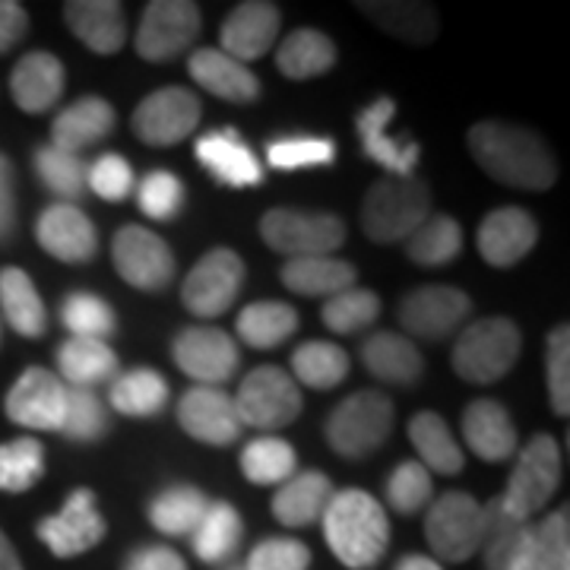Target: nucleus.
Wrapping results in <instances>:
<instances>
[{"label": "nucleus", "mask_w": 570, "mask_h": 570, "mask_svg": "<svg viewBox=\"0 0 570 570\" xmlns=\"http://www.w3.org/2000/svg\"><path fill=\"white\" fill-rule=\"evenodd\" d=\"M469 153L494 181L527 190H549L554 184V159L549 146L527 127L482 121L469 130Z\"/></svg>", "instance_id": "obj_1"}, {"label": "nucleus", "mask_w": 570, "mask_h": 570, "mask_svg": "<svg viewBox=\"0 0 570 570\" xmlns=\"http://www.w3.org/2000/svg\"><path fill=\"white\" fill-rule=\"evenodd\" d=\"M324 535L333 554L352 570L374 568L390 542L387 513L374 494L346 489L330 498L324 510Z\"/></svg>", "instance_id": "obj_2"}, {"label": "nucleus", "mask_w": 570, "mask_h": 570, "mask_svg": "<svg viewBox=\"0 0 570 570\" xmlns=\"http://www.w3.org/2000/svg\"><path fill=\"white\" fill-rule=\"evenodd\" d=\"M431 216V190L422 178L387 175L371 184L362 206V228L377 245L409 242V235Z\"/></svg>", "instance_id": "obj_3"}, {"label": "nucleus", "mask_w": 570, "mask_h": 570, "mask_svg": "<svg viewBox=\"0 0 570 570\" xmlns=\"http://www.w3.org/2000/svg\"><path fill=\"white\" fill-rule=\"evenodd\" d=\"M520 346L523 336L508 317H485L460 333L453 346V367L469 384H494L517 365Z\"/></svg>", "instance_id": "obj_4"}, {"label": "nucleus", "mask_w": 570, "mask_h": 570, "mask_svg": "<svg viewBox=\"0 0 570 570\" xmlns=\"http://www.w3.org/2000/svg\"><path fill=\"white\" fill-rule=\"evenodd\" d=\"M393 431V403L377 390L343 400L326 419V441L346 460H362L381 448Z\"/></svg>", "instance_id": "obj_5"}, {"label": "nucleus", "mask_w": 570, "mask_h": 570, "mask_svg": "<svg viewBox=\"0 0 570 570\" xmlns=\"http://www.w3.org/2000/svg\"><path fill=\"white\" fill-rule=\"evenodd\" d=\"M261 235L276 254L288 261L298 257H330L346 242V223L333 213L307 209H269L261 219Z\"/></svg>", "instance_id": "obj_6"}, {"label": "nucleus", "mask_w": 570, "mask_h": 570, "mask_svg": "<svg viewBox=\"0 0 570 570\" xmlns=\"http://www.w3.org/2000/svg\"><path fill=\"white\" fill-rule=\"evenodd\" d=\"M561 482V453L551 434H535L513 466L508 489L498 498L504 513L517 520H532V513L549 504V498Z\"/></svg>", "instance_id": "obj_7"}, {"label": "nucleus", "mask_w": 570, "mask_h": 570, "mask_svg": "<svg viewBox=\"0 0 570 570\" xmlns=\"http://www.w3.org/2000/svg\"><path fill=\"white\" fill-rule=\"evenodd\" d=\"M232 400L238 409V422L257 431H279L292 425L302 412L298 384L276 365L254 367Z\"/></svg>", "instance_id": "obj_8"}, {"label": "nucleus", "mask_w": 570, "mask_h": 570, "mask_svg": "<svg viewBox=\"0 0 570 570\" xmlns=\"http://www.w3.org/2000/svg\"><path fill=\"white\" fill-rule=\"evenodd\" d=\"M425 539L444 561H469L482 546V504L466 491H448L431 501L425 517Z\"/></svg>", "instance_id": "obj_9"}, {"label": "nucleus", "mask_w": 570, "mask_h": 570, "mask_svg": "<svg viewBox=\"0 0 570 570\" xmlns=\"http://www.w3.org/2000/svg\"><path fill=\"white\" fill-rule=\"evenodd\" d=\"M242 285H245V261L228 247H216L187 273L181 285L184 307L197 317H219L235 305Z\"/></svg>", "instance_id": "obj_10"}, {"label": "nucleus", "mask_w": 570, "mask_h": 570, "mask_svg": "<svg viewBox=\"0 0 570 570\" xmlns=\"http://www.w3.org/2000/svg\"><path fill=\"white\" fill-rule=\"evenodd\" d=\"M111 257L124 283L140 292H163L165 285L175 279L171 247L142 225H124L115 235Z\"/></svg>", "instance_id": "obj_11"}, {"label": "nucleus", "mask_w": 570, "mask_h": 570, "mask_svg": "<svg viewBox=\"0 0 570 570\" xmlns=\"http://www.w3.org/2000/svg\"><path fill=\"white\" fill-rule=\"evenodd\" d=\"M134 134L149 146H175L184 137H190L200 124V99L181 89V86H165L146 96L134 111Z\"/></svg>", "instance_id": "obj_12"}, {"label": "nucleus", "mask_w": 570, "mask_h": 570, "mask_svg": "<svg viewBox=\"0 0 570 570\" xmlns=\"http://www.w3.org/2000/svg\"><path fill=\"white\" fill-rule=\"evenodd\" d=\"M200 32V10L190 0H156L142 10L137 29V51L140 58L163 63L178 58Z\"/></svg>", "instance_id": "obj_13"}, {"label": "nucleus", "mask_w": 570, "mask_h": 570, "mask_svg": "<svg viewBox=\"0 0 570 570\" xmlns=\"http://www.w3.org/2000/svg\"><path fill=\"white\" fill-rule=\"evenodd\" d=\"M7 419L32 431H61L67 384L48 367H26L7 393Z\"/></svg>", "instance_id": "obj_14"}, {"label": "nucleus", "mask_w": 570, "mask_h": 570, "mask_svg": "<svg viewBox=\"0 0 570 570\" xmlns=\"http://www.w3.org/2000/svg\"><path fill=\"white\" fill-rule=\"evenodd\" d=\"M171 355L187 377L197 381V387L225 384L242 362L235 340L216 326H187L178 333Z\"/></svg>", "instance_id": "obj_15"}, {"label": "nucleus", "mask_w": 570, "mask_h": 570, "mask_svg": "<svg viewBox=\"0 0 570 570\" xmlns=\"http://www.w3.org/2000/svg\"><path fill=\"white\" fill-rule=\"evenodd\" d=\"M36 532L58 558H77L96 549L105 539V520L96 508V494L89 489L70 491L67 504L55 517H45Z\"/></svg>", "instance_id": "obj_16"}, {"label": "nucleus", "mask_w": 570, "mask_h": 570, "mask_svg": "<svg viewBox=\"0 0 570 570\" xmlns=\"http://www.w3.org/2000/svg\"><path fill=\"white\" fill-rule=\"evenodd\" d=\"M469 314H472V302L466 292L453 285H425L403 298L400 324L406 326V333L412 336L438 343L463 324Z\"/></svg>", "instance_id": "obj_17"}, {"label": "nucleus", "mask_w": 570, "mask_h": 570, "mask_svg": "<svg viewBox=\"0 0 570 570\" xmlns=\"http://www.w3.org/2000/svg\"><path fill=\"white\" fill-rule=\"evenodd\" d=\"M178 422L194 441H204L209 448H225L242 434L235 400L219 387L187 390L178 403Z\"/></svg>", "instance_id": "obj_18"}, {"label": "nucleus", "mask_w": 570, "mask_h": 570, "mask_svg": "<svg viewBox=\"0 0 570 570\" xmlns=\"http://www.w3.org/2000/svg\"><path fill=\"white\" fill-rule=\"evenodd\" d=\"M36 238L61 264H86L99 250L96 225L77 204L48 206L36 223Z\"/></svg>", "instance_id": "obj_19"}, {"label": "nucleus", "mask_w": 570, "mask_h": 570, "mask_svg": "<svg viewBox=\"0 0 570 570\" xmlns=\"http://www.w3.org/2000/svg\"><path fill=\"white\" fill-rule=\"evenodd\" d=\"M393 115H396L393 99H377L355 115V130H358V140L365 146L367 159L384 165L387 175L412 178L419 156H422V146L415 140H393L390 137L387 124L393 121Z\"/></svg>", "instance_id": "obj_20"}, {"label": "nucleus", "mask_w": 570, "mask_h": 570, "mask_svg": "<svg viewBox=\"0 0 570 570\" xmlns=\"http://www.w3.org/2000/svg\"><path fill=\"white\" fill-rule=\"evenodd\" d=\"M539 238V225L527 209L520 206H504L485 216L479 225V254L482 261L498 269L520 264Z\"/></svg>", "instance_id": "obj_21"}, {"label": "nucleus", "mask_w": 570, "mask_h": 570, "mask_svg": "<svg viewBox=\"0 0 570 570\" xmlns=\"http://www.w3.org/2000/svg\"><path fill=\"white\" fill-rule=\"evenodd\" d=\"M197 159L225 187H254L264 181V165L235 127L204 134L197 140Z\"/></svg>", "instance_id": "obj_22"}, {"label": "nucleus", "mask_w": 570, "mask_h": 570, "mask_svg": "<svg viewBox=\"0 0 570 570\" xmlns=\"http://www.w3.org/2000/svg\"><path fill=\"white\" fill-rule=\"evenodd\" d=\"M279 7L264 3V0H247L238 3L228 20L223 22V48L228 58L235 61H257L273 48V41L279 36Z\"/></svg>", "instance_id": "obj_23"}, {"label": "nucleus", "mask_w": 570, "mask_h": 570, "mask_svg": "<svg viewBox=\"0 0 570 570\" xmlns=\"http://www.w3.org/2000/svg\"><path fill=\"white\" fill-rule=\"evenodd\" d=\"M63 86H67L63 63L48 51H29L10 73L13 102L20 105L26 115H41L51 105H58Z\"/></svg>", "instance_id": "obj_24"}, {"label": "nucleus", "mask_w": 570, "mask_h": 570, "mask_svg": "<svg viewBox=\"0 0 570 570\" xmlns=\"http://www.w3.org/2000/svg\"><path fill=\"white\" fill-rule=\"evenodd\" d=\"M63 17L73 36L96 55H115L127 41L124 7L115 0H70L63 7Z\"/></svg>", "instance_id": "obj_25"}, {"label": "nucleus", "mask_w": 570, "mask_h": 570, "mask_svg": "<svg viewBox=\"0 0 570 570\" xmlns=\"http://www.w3.org/2000/svg\"><path fill=\"white\" fill-rule=\"evenodd\" d=\"M187 70H190V77H194V82L200 89L219 96L225 102L245 105L254 102L261 96V82L247 70V63L228 58L219 48H200V51H194Z\"/></svg>", "instance_id": "obj_26"}, {"label": "nucleus", "mask_w": 570, "mask_h": 570, "mask_svg": "<svg viewBox=\"0 0 570 570\" xmlns=\"http://www.w3.org/2000/svg\"><path fill=\"white\" fill-rule=\"evenodd\" d=\"M463 438L469 450L489 463H501L517 450V428L510 422L508 409L494 400H475L463 412Z\"/></svg>", "instance_id": "obj_27"}, {"label": "nucleus", "mask_w": 570, "mask_h": 570, "mask_svg": "<svg viewBox=\"0 0 570 570\" xmlns=\"http://www.w3.org/2000/svg\"><path fill=\"white\" fill-rule=\"evenodd\" d=\"M336 491L330 485L324 472L305 469L285 479L279 491L273 494V513L285 527H311L324 517L326 504Z\"/></svg>", "instance_id": "obj_28"}, {"label": "nucleus", "mask_w": 570, "mask_h": 570, "mask_svg": "<svg viewBox=\"0 0 570 570\" xmlns=\"http://www.w3.org/2000/svg\"><path fill=\"white\" fill-rule=\"evenodd\" d=\"M115 130V108L99 99V96H86L67 105L61 115L51 124V146L77 153L92 142L105 140Z\"/></svg>", "instance_id": "obj_29"}, {"label": "nucleus", "mask_w": 570, "mask_h": 570, "mask_svg": "<svg viewBox=\"0 0 570 570\" xmlns=\"http://www.w3.org/2000/svg\"><path fill=\"white\" fill-rule=\"evenodd\" d=\"M0 311L7 317V324L13 326L20 336L39 340L48 330V311H45L39 288L20 266L0 269Z\"/></svg>", "instance_id": "obj_30"}, {"label": "nucleus", "mask_w": 570, "mask_h": 570, "mask_svg": "<svg viewBox=\"0 0 570 570\" xmlns=\"http://www.w3.org/2000/svg\"><path fill=\"white\" fill-rule=\"evenodd\" d=\"M365 367L387 384H415L425 371L422 352L400 333H374L362 346Z\"/></svg>", "instance_id": "obj_31"}, {"label": "nucleus", "mask_w": 570, "mask_h": 570, "mask_svg": "<svg viewBox=\"0 0 570 570\" xmlns=\"http://www.w3.org/2000/svg\"><path fill=\"white\" fill-rule=\"evenodd\" d=\"M58 371L63 384L77 390H92L118 371V355L102 340H67L58 348Z\"/></svg>", "instance_id": "obj_32"}, {"label": "nucleus", "mask_w": 570, "mask_h": 570, "mask_svg": "<svg viewBox=\"0 0 570 570\" xmlns=\"http://www.w3.org/2000/svg\"><path fill=\"white\" fill-rule=\"evenodd\" d=\"M242 535H245V523H242V513L225 504V501H213L206 508L204 520L197 523V530L190 532L194 539V551L197 558L206 564H223L228 561L235 549L242 546Z\"/></svg>", "instance_id": "obj_33"}, {"label": "nucleus", "mask_w": 570, "mask_h": 570, "mask_svg": "<svg viewBox=\"0 0 570 570\" xmlns=\"http://www.w3.org/2000/svg\"><path fill=\"white\" fill-rule=\"evenodd\" d=\"M283 283L298 295H340L355 285V266L336 257H298L283 266Z\"/></svg>", "instance_id": "obj_34"}, {"label": "nucleus", "mask_w": 570, "mask_h": 570, "mask_svg": "<svg viewBox=\"0 0 570 570\" xmlns=\"http://www.w3.org/2000/svg\"><path fill=\"white\" fill-rule=\"evenodd\" d=\"M409 438L422 456V466L441 475H456L463 472V450L456 444V438L450 434L448 422L438 412H419L409 422Z\"/></svg>", "instance_id": "obj_35"}, {"label": "nucleus", "mask_w": 570, "mask_h": 570, "mask_svg": "<svg viewBox=\"0 0 570 570\" xmlns=\"http://www.w3.org/2000/svg\"><path fill=\"white\" fill-rule=\"evenodd\" d=\"M276 63L288 80H311L336 63V48L317 29H295L276 51Z\"/></svg>", "instance_id": "obj_36"}, {"label": "nucleus", "mask_w": 570, "mask_h": 570, "mask_svg": "<svg viewBox=\"0 0 570 570\" xmlns=\"http://www.w3.org/2000/svg\"><path fill=\"white\" fill-rule=\"evenodd\" d=\"M108 400L121 415L149 419V415H159L165 403H168V384H165L163 374L153 371V367H134V371H127L115 381Z\"/></svg>", "instance_id": "obj_37"}, {"label": "nucleus", "mask_w": 570, "mask_h": 570, "mask_svg": "<svg viewBox=\"0 0 570 570\" xmlns=\"http://www.w3.org/2000/svg\"><path fill=\"white\" fill-rule=\"evenodd\" d=\"M530 530V520H517V517L504 513L498 498L489 501L482 508V546H479L485 554V570H508Z\"/></svg>", "instance_id": "obj_38"}, {"label": "nucleus", "mask_w": 570, "mask_h": 570, "mask_svg": "<svg viewBox=\"0 0 570 570\" xmlns=\"http://www.w3.org/2000/svg\"><path fill=\"white\" fill-rule=\"evenodd\" d=\"M235 326L250 348H276L298 330V311L285 302H254L238 314Z\"/></svg>", "instance_id": "obj_39"}, {"label": "nucleus", "mask_w": 570, "mask_h": 570, "mask_svg": "<svg viewBox=\"0 0 570 570\" xmlns=\"http://www.w3.org/2000/svg\"><path fill=\"white\" fill-rule=\"evenodd\" d=\"M206 508H209V501L200 489L171 485L149 504V520L165 535H190L204 520Z\"/></svg>", "instance_id": "obj_40"}, {"label": "nucleus", "mask_w": 570, "mask_h": 570, "mask_svg": "<svg viewBox=\"0 0 570 570\" xmlns=\"http://www.w3.org/2000/svg\"><path fill=\"white\" fill-rule=\"evenodd\" d=\"M409 261L419 266H444L460 257L463 250V228L450 216H428L409 235Z\"/></svg>", "instance_id": "obj_41"}, {"label": "nucleus", "mask_w": 570, "mask_h": 570, "mask_svg": "<svg viewBox=\"0 0 570 570\" xmlns=\"http://www.w3.org/2000/svg\"><path fill=\"white\" fill-rule=\"evenodd\" d=\"M292 371L305 387L330 390L346 381L348 355L336 343L311 340L292 352Z\"/></svg>", "instance_id": "obj_42"}, {"label": "nucleus", "mask_w": 570, "mask_h": 570, "mask_svg": "<svg viewBox=\"0 0 570 570\" xmlns=\"http://www.w3.org/2000/svg\"><path fill=\"white\" fill-rule=\"evenodd\" d=\"M298 469L295 448L283 438H254L242 453V472L254 485H283Z\"/></svg>", "instance_id": "obj_43"}, {"label": "nucleus", "mask_w": 570, "mask_h": 570, "mask_svg": "<svg viewBox=\"0 0 570 570\" xmlns=\"http://www.w3.org/2000/svg\"><path fill=\"white\" fill-rule=\"evenodd\" d=\"M36 175L55 197H61V204L80 200L82 190H86V165H82L80 156L58 149L51 142L36 149Z\"/></svg>", "instance_id": "obj_44"}, {"label": "nucleus", "mask_w": 570, "mask_h": 570, "mask_svg": "<svg viewBox=\"0 0 570 570\" xmlns=\"http://www.w3.org/2000/svg\"><path fill=\"white\" fill-rule=\"evenodd\" d=\"M362 10L374 22H381L390 36H396V39L403 41L425 45L438 32L434 10L422 7V3H362Z\"/></svg>", "instance_id": "obj_45"}, {"label": "nucleus", "mask_w": 570, "mask_h": 570, "mask_svg": "<svg viewBox=\"0 0 570 570\" xmlns=\"http://www.w3.org/2000/svg\"><path fill=\"white\" fill-rule=\"evenodd\" d=\"M45 475V450L36 438H17L0 444V491L20 494Z\"/></svg>", "instance_id": "obj_46"}, {"label": "nucleus", "mask_w": 570, "mask_h": 570, "mask_svg": "<svg viewBox=\"0 0 570 570\" xmlns=\"http://www.w3.org/2000/svg\"><path fill=\"white\" fill-rule=\"evenodd\" d=\"M61 321L73 340H108L115 333V311L92 292H73L61 305Z\"/></svg>", "instance_id": "obj_47"}, {"label": "nucleus", "mask_w": 570, "mask_h": 570, "mask_svg": "<svg viewBox=\"0 0 570 570\" xmlns=\"http://www.w3.org/2000/svg\"><path fill=\"white\" fill-rule=\"evenodd\" d=\"M381 314V298L371 292V288H346L333 298H326L324 305V324L333 330V333H358L377 321Z\"/></svg>", "instance_id": "obj_48"}, {"label": "nucleus", "mask_w": 570, "mask_h": 570, "mask_svg": "<svg viewBox=\"0 0 570 570\" xmlns=\"http://www.w3.org/2000/svg\"><path fill=\"white\" fill-rule=\"evenodd\" d=\"M108 431V412L96 390L67 387V409H63L61 434L77 444H92Z\"/></svg>", "instance_id": "obj_49"}, {"label": "nucleus", "mask_w": 570, "mask_h": 570, "mask_svg": "<svg viewBox=\"0 0 570 570\" xmlns=\"http://www.w3.org/2000/svg\"><path fill=\"white\" fill-rule=\"evenodd\" d=\"M336 159V142L326 137H283L266 146V163L276 171H298L317 168Z\"/></svg>", "instance_id": "obj_50"}, {"label": "nucleus", "mask_w": 570, "mask_h": 570, "mask_svg": "<svg viewBox=\"0 0 570 570\" xmlns=\"http://www.w3.org/2000/svg\"><path fill=\"white\" fill-rule=\"evenodd\" d=\"M431 494H434L431 472L422 463L409 460V463H400V466L390 472L387 501L396 513H403V517L419 513V510L431 504Z\"/></svg>", "instance_id": "obj_51"}, {"label": "nucleus", "mask_w": 570, "mask_h": 570, "mask_svg": "<svg viewBox=\"0 0 570 570\" xmlns=\"http://www.w3.org/2000/svg\"><path fill=\"white\" fill-rule=\"evenodd\" d=\"M134 190H137V204H140V209L149 219L165 223V219L181 213L184 184L171 171H149L140 181V187H134Z\"/></svg>", "instance_id": "obj_52"}, {"label": "nucleus", "mask_w": 570, "mask_h": 570, "mask_svg": "<svg viewBox=\"0 0 570 570\" xmlns=\"http://www.w3.org/2000/svg\"><path fill=\"white\" fill-rule=\"evenodd\" d=\"M86 184L108 204H121L134 194V168L118 153H105L86 168Z\"/></svg>", "instance_id": "obj_53"}, {"label": "nucleus", "mask_w": 570, "mask_h": 570, "mask_svg": "<svg viewBox=\"0 0 570 570\" xmlns=\"http://www.w3.org/2000/svg\"><path fill=\"white\" fill-rule=\"evenodd\" d=\"M570 330L558 326L549 336V400L558 415L570 412Z\"/></svg>", "instance_id": "obj_54"}, {"label": "nucleus", "mask_w": 570, "mask_h": 570, "mask_svg": "<svg viewBox=\"0 0 570 570\" xmlns=\"http://www.w3.org/2000/svg\"><path fill=\"white\" fill-rule=\"evenodd\" d=\"M311 551L295 539H264L247 554L245 570H307Z\"/></svg>", "instance_id": "obj_55"}, {"label": "nucleus", "mask_w": 570, "mask_h": 570, "mask_svg": "<svg viewBox=\"0 0 570 570\" xmlns=\"http://www.w3.org/2000/svg\"><path fill=\"white\" fill-rule=\"evenodd\" d=\"M539 539L546 546V568L549 570H570V523L568 508L546 517L539 527Z\"/></svg>", "instance_id": "obj_56"}, {"label": "nucleus", "mask_w": 570, "mask_h": 570, "mask_svg": "<svg viewBox=\"0 0 570 570\" xmlns=\"http://www.w3.org/2000/svg\"><path fill=\"white\" fill-rule=\"evenodd\" d=\"M17 232V175L10 159L0 153V245H7Z\"/></svg>", "instance_id": "obj_57"}, {"label": "nucleus", "mask_w": 570, "mask_h": 570, "mask_svg": "<svg viewBox=\"0 0 570 570\" xmlns=\"http://www.w3.org/2000/svg\"><path fill=\"white\" fill-rule=\"evenodd\" d=\"M124 570H187L184 558L168 546H142L127 561Z\"/></svg>", "instance_id": "obj_58"}, {"label": "nucleus", "mask_w": 570, "mask_h": 570, "mask_svg": "<svg viewBox=\"0 0 570 570\" xmlns=\"http://www.w3.org/2000/svg\"><path fill=\"white\" fill-rule=\"evenodd\" d=\"M29 29V13L13 0H0V55L20 45Z\"/></svg>", "instance_id": "obj_59"}, {"label": "nucleus", "mask_w": 570, "mask_h": 570, "mask_svg": "<svg viewBox=\"0 0 570 570\" xmlns=\"http://www.w3.org/2000/svg\"><path fill=\"white\" fill-rule=\"evenodd\" d=\"M508 570H549L546 568V546H542V539H539L535 523H532L530 535L523 539L520 551L513 554V561H510Z\"/></svg>", "instance_id": "obj_60"}, {"label": "nucleus", "mask_w": 570, "mask_h": 570, "mask_svg": "<svg viewBox=\"0 0 570 570\" xmlns=\"http://www.w3.org/2000/svg\"><path fill=\"white\" fill-rule=\"evenodd\" d=\"M0 570H22V561L17 549L10 546V539L0 532Z\"/></svg>", "instance_id": "obj_61"}, {"label": "nucleus", "mask_w": 570, "mask_h": 570, "mask_svg": "<svg viewBox=\"0 0 570 570\" xmlns=\"http://www.w3.org/2000/svg\"><path fill=\"white\" fill-rule=\"evenodd\" d=\"M393 570H444L438 561H431V558H425V554H406L400 564Z\"/></svg>", "instance_id": "obj_62"}, {"label": "nucleus", "mask_w": 570, "mask_h": 570, "mask_svg": "<svg viewBox=\"0 0 570 570\" xmlns=\"http://www.w3.org/2000/svg\"><path fill=\"white\" fill-rule=\"evenodd\" d=\"M228 570H245V568H228Z\"/></svg>", "instance_id": "obj_63"}]
</instances>
